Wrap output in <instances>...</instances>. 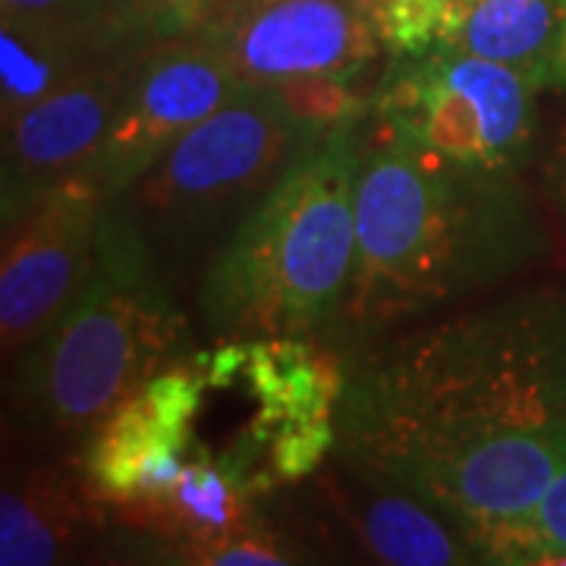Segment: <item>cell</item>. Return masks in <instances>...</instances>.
I'll return each mask as SVG.
<instances>
[{
	"instance_id": "ffe728a7",
	"label": "cell",
	"mask_w": 566,
	"mask_h": 566,
	"mask_svg": "<svg viewBox=\"0 0 566 566\" xmlns=\"http://www.w3.org/2000/svg\"><path fill=\"white\" fill-rule=\"evenodd\" d=\"M164 560L192 566H283L296 564L300 557L293 542H286L277 528L252 520L202 542H167Z\"/></svg>"
},
{
	"instance_id": "ba28073f",
	"label": "cell",
	"mask_w": 566,
	"mask_h": 566,
	"mask_svg": "<svg viewBox=\"0 0 566 566\" xmlns=\"http://www.w3.org/2000/svg\"><path fill=\"white\" fill-rule=\"evenodd\" d=\"M243 88L230 63L199 35L155 41L123 95L102 148L82 177L102 189L104 205L142 180L164 151Z\"/></svg>"
},
{
	"instance_id": "e0dca14e",
	"label": "cell",
	"mask_w": 566,
	"mask_h": 566,
	"mask_svg": "<svg viewBox=\"0 0 566 566\" xmlns=\"http://www.w3.org/2000/svg\"><path fill=\"white\" fill-rule=\"evenodd\" d=\"M95 54L102 51L0 25V117L13 120L20 111L51 95Z\"/></svg>"
},
{
	"instance_id": "30bf717a",
	"label": "cell",
	"mask_w": 566,
	"mask_h": 566,
	"mask_svg": "<svg viewBox=\"0 0 566 566\" xmlns=\"http://www.w3.org/2000/svg\"><path fill=\"white\" fill-rule=\"evenodd\" d=\"M148 44L95 54L51 95L3 120L0 221L22 218L57 182L82 174L102 148Z\"/></svg>"
},
{
	"instance_id": "6da1fadb",
	"label": "cell",
	"mask_w": 566,
	"mask_h": 566,
	"mask_svg": "<svg viewBox=\"0 0 566 566\" xmlns=\"http://www.w3.org/2000/svg\"><path fill=\"white\" fill-rule=\"evenodd\" d=\"M337 457L506 564L566 469V290L526 286L346 356Z\"/></svg>"
},
{
	"instance_id": "5bb4252c",
	"label": "cell",
	"mask_w": 566,
	"mask_h": 566,
	"mask_svg": "<svg viewBox=\"0 0 566 566\" xmlns=\"http://www.w3.org/2000/svg\"><path fill=\"white\" fill-rule=\"evenodd\" d=\"M98 504L85 482L57 465H32L3 482L0 494V564L51 566L66 560Z\"/></svg>"
},
{
	"instance_id": "8992f818",
	"label": "cell",
	"mask_w": 566,
	"mask_h": 566,
	"mask_svg": "<svg viewBox=\"0 0 566 566\" xmlns=\"http://www.w3.org/2000/svg\"><path fill=\"white\" fill-rule=\"evenodd\" d=\"M538 95L504 63L438 44L424 54L390 57L365 120L465 167L520 177L538 136Z\"/></svg>"
},
{
	"instance_id": "9a60e30c",
	"label": "cell",
	"mask_w": 566,
	"mask_h": 566,
	"mask_svg": "<svg viewBox=\"0 0 566 566\" xmlns=\"http://www.w3.org/2000/svg\"><path fill=\"white\" fill-rule=\"evenodd\" d=\"M346 472L353 488H340L337 497L349 513L356 538L375 560L394 566L479 564L472 545L438 510L397 488L375 485L353 469Z\"/></svg>"
},
{
	"instance_id": "2e32d148",
	"label": "cell",
	"mask_w": 566,
	"mask_h": 566,
	"mask_svg": "<svg viewBox=\"0 0 566 566\" xmlns=\"http://www.w3.org/2000/svg\"><path fill=\"white\" fill-rule=\"evenodd\" d=\"M566 35V0H475L447 41L526 76L538 92L554 88Z\"/></svg>"
},
{
	"instance_id": "d4e9b609",
	"label": "cell",
	"mask_w": 566,
	"mask_h": 566,
	"mask_svg": "<svg viewBox=\"0 0 566 566\" xmlns=\"http://www.w3.org/2000/svg\"><path fill=\"white\" fill-rule=\"evenodd\" d=\"M554 88L566 92V35L564 44H560V57H557V82H554Z\"/></svg>"
},
{
	"instance_id": "5b68a950",
	"label": "cell",
	"mask_w": 566,
	"mask_h": 566,
	"mask_svg": "<svg viewBox=\"0 0 566 566\" xmlns=\"http://www.w3.org/2000/svg\"><path fill=\"white\" fill-rule=\"evenodd\" d=\"M322 139L281 85H243L111 205L155 255L174 245L189 249L227 221H240Z\"/></svg>"
},
{
	"instance_id": "7402d4cb",
	"label": "cell",
	"mask_w": 566,
	"mask_h": 566,
	"mask_svg": "<svg viewBox=\"0 0 566 566\" xmlns=\"http://www.w3.org/2000/svg\"><path fill=\"white\" fill-rule=\"evenodd\" d=\"M510 566L566 564V469L532 510L528 523L510 551Z\"/></svg>"
},
{
	"instance_id": "484cf974",
	"label": "cell",
	"mask_w": 566,
	"mask_h": 566,
	"mask_svg": "<svg viewBox=\"0 0 566 566\" xmlns=\"http://www.w3.org/2000/svg\"><path fill=\"white\" fill-rule=\"evenodd\" d=\"M353 3H356V7H359V10H363L365 17H368V20H371V17H375V10H378V3H381V0H353Z\"/></svg>"
},
{
	"instance_id": "8fae6325",
	"label": "cell",
	"mask_w": 566,
	"mask_h": 566,
	"mask_svg": "<svg viewBox=\"0 0 566 566\" xmlns=\"http://www.w3.org/2000/svg\"><path fill=\"white\" fill-rule=\"evenodd\" d=\"M211 387L199 356L145 381L82 441L80 479L88 494L114 510L174 488L199 444L192 428Z\"/></svg>"
},
{
	"instance_id": "d6986e66",
	"label": "cell",
	"mask_w": 566,
	"mask_h": 566,
	"mask_svg": "<svg viewBox=\"0 0 566 566\" xmlns=\"http://www.w3.org/2000/svg\"><path fill=\"white\" fill-rule=\"evenodd\" d=\"M104 32L117 44L192 35L208 17L211 0H95Z\"/></svg>"
},
{
	"instance_id": "603a6c76",
	"label": "cell",
	"mask_w": 566,
	"mask_h": 566,
	"mask_svg": "<svg viewBox=\"0 0 566 566\" xmlns=\"http://www.w3.org/2000/svg\"><path fill=\"white\" fill-rule=\"evenodd\" d=\"M551 189H554V199H557V205H560V211H564L566 218V136L557 145L554 161H551Z\"/></svg>"
},
{
	"instance_id": "cb8c5ba5",
	"label": "cell",
	"mask_w": 566,
	"mask_h": 566,
	"mask_svg": "<svg viewBox=\"0 0 566 566\" xmlns=\"http://www.w3.org/2000/svg\"><path fill=\"white\" fill-rule=\"evenodd\" d=\"M240 3H249V0H211L205 22L211 20V17H218V13H223V10H230V7H240Z\"/></svg>"
},
{
	"instance_id": "4fadbf2b",
	"label": "cell",
	"mask_w": 566,
	"mask_h": 566,
	"mask_svg": "<svg viewBox=\"0 0 566 566\" xmlns=\"http://www.w3.org/2000/svg\"><path fill=\"white\" fill-rule=\"evenodd\" d=\"M237 381H245L259 406L245 431L264 441L281 428L337 422L346 356L308 337L237 340Z\"/></svg>"
},
{
	"instance_id": "277c9868",
	"label": "cell",
	"mask_w": 566,
	"mask_h": 566,
	"mask_svg": "<svg viewBox=\"0 0 566 566\" xmlns=\"http://www.w3.org/2000/svg\"><path fill=\"white\" fill-rule=\"evenodd\" d=\"M186 349V318L167 296L155 249L104 205L88 281L20 356V403L54 434L85 441Z\"/></svg>"
},
{
	"instance_id": "7c38bea8",
	"label": "cell",
	"mask_w": 566,
	"mask_h": 566,
	"mask_svg": "<svg viewBox=\"0 0 566 566\" xmlns=\"http://www.w3.org/2000/svg\"><path fill=\"white\" fill-rule=\"evenodd\" d=\"M271 488L259 453L240 434L221 453L196 444L174 488L151 501L114 506V513L126 526L167 542H202L259 520L255 504Z\"/></svg>"
},
{
	"instance_id": "7a4b0ae2",
	"label": "cell",
	"mask_w": 566,
	"mask_h": 566,
	"mask_svg": "<svg viewBox=\"0 0 566 566\" xmlns=\"http://www.w3.org/2000/svg\"><path fill=\"white\" fill-rule=\"evenodd\" d=\"M371 126L356 180L353 271L322 334L344 356L485 296L547 252L545 223L520 177L465 167Z\"/></svg>"
},
{
	"instance_id": "44dd1931",
	"label": "cell",
	"mask_w": 566,
	"mask_h": 566,
	"mask_svg": "<svg viewBox=\"0 0 566 566\" xmlns=\"http://www.w3.org/2000/svg\"><path fill=\"white\" fill-rule=\"evenodd\" d=\"M3 25L39 39L82 44L92 51L120 48L104 32L95 0H0Z\"/></svg>"
},
{
	"instance_id": "9c48e42d",
	"label": "cell",
	"mask_w": 566,
	"mask_h": 566,
	"mask_svg": "<svg viewBox=\"0 0 566 566\" xmlns=\"http://www.w3.org/2000/svg\"><path fill=\"white\" fill-rule=\"evenodd\" d=\"M102 211V189L76 174L3 227L0 337L7 356L20 359L85 286L95 268Z\"/></svg>"
},
{
	"instance_id": "ac0fdd59",
	"label": "cell",
	"mask_w": 566,
	"mask_h": 566,
	"mask_svg": "<svg viewBox=\"0 0 566 566\" xmlns=\"http://www.w3.org/2000/svg\"><path fill=\"white\" fill-rule=\"evenodd\" d=\"M472 0H381L375 29L390 57L424 54L457 35Z\"/></svg>"
},
{
	"instance_id": "3957f363",
	"label": "cell",
	"mask_w": 566,
	"mask_h": 566,
	"mask_svg": "<svg viewBox=\"0 0 566 566\" xmlns=\"http://www.w3.org/2000/svg\"><path fill=\"white\" fill-rule=\"evenodd\" d=\"M363 123L308 145L245 211L205 268L199 308L227 340L322 337L356 255Z\"/></svg>"
},
{
	"instance_id": "52a82bcc",
	"label": "cell",
	"mask_w": 566,
	"mask_h": 566,
	"mask_svg": "<svg viewBox=\"0 0 566 566\" xmlns=\"http://www.w3.org/2000/svg\"><path fill=\"white\" fill-rule=\"evenodd\" d=\"M205 39L243 85H365L385 44L353 0H249L202 22Z\"/></svg>"
}]
</instances>
